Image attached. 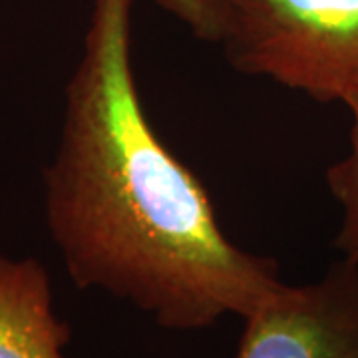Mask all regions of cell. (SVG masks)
<instances>
[{
    "mask_svg": "<svg viewBox=\"0 0 358 358\" xmlns=\"http://www.w3.org/2000/svg\"><path fill=\"white\" fill-rule=\"evenodd\" d=\"M134 0H94L44 171L46 221L78 289H100L169 331L245 319L282 285L235 245L201 179L157 136L131 64Z\"/></svg>",
    "mask_w": 358,
    "mask_h": 358,
    "instance_id": "cell-1",
    "label": "cell"
},
{
    "mask_svg": "<svg viewBox=\"0 0 358 358\" xmlns=\"http://www.w3.org/2000/svg\"><path fill=\"white\" fill-rule=\"evenodd\" d=\"M345 106L352 115L350 152L329 167L327 183L336 201L343 205V223L334 239V249L343 253V259L358 265V96Z\"/></svg>",
    "mask_w": 358,
    "mask_h": 358,
    "instance_id": "cell-5",
    "label": "cell"
},
{
    "mask_svg": "<svg viewBox=\"0 0 358 358\" xmlns=\"http://www.w3.org/2000/svg\"><path fill=\"white\" fill-rule=\"evenodd\" d=\"M72 329L52 307L46 267L0 255V358H68Z\"/></svg>",
    "mask_w": 358,
    "mask_h": 358,
    "instance_id": "cell-4",
    "label": "cell"
},
{
    "mask_svg": "<svg viewBox=\"0 0 358 358\" xmlns=\"http://www.w3.org/2000/svg\"><path fill=\"white\" fill-rule=\"evenodd\" d=\"M219 42L243 74L317 102L358 96V0H229Z\"/></svg>",
    "mask_w": 358,
    "mask_h": 358,
    "instance_id": "cell-2",
    "label": "cell"
},
{
    "mask_svg": "<svg viewBox=\"0 0 358 358\" xmlns=\"http://www.w3.org/2000/svg\"><path fill=\"white\" fill-rule=\"evenodd\" d=\"M229 0H155L167 14L178 18L193 36L205 42H219L225 26Z\"/></svg>",
    "mask_w": 358,
    "mask_h": 358,
    "instance_id": "cell-6",
    "label": "cell"
},
{
    "mask_svg": "<svg viewBox=\"0 0 358 358\" xmlns=\"http://www.w3.org/2000/svg\"><path fill=\"white\" fill-rule=\"evenodd\" d=\"M243 322L231 358H358V265L343 259L317 282H282Z\"/></svg>",
    "mask_w": 358,
    "mask_h": 358,
    "instance_id": "cell-3",
    "label": "cell"
}]
</instances>
